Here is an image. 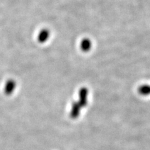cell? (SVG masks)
Wrapping results in <instances>:
<instances>
[{"label": "cell", "instance_id": "5b68a950", "mask_svg": "<svg viewBox=\"0 0 150 150\" xmlns=\"http://www.w3.org/2000/svg\"><path fill=\"white\" fill-rule=\"evenodd\" d=\"M138 91L143 95H147L150 94V86L148 85H143L140 86L138 89Z\"/></svg>", "mask_w": 150, "mask_h": 150}, {"label": "cell", "instance_id": "8992f818", "mask_svg": "<svg viewBox=\"0 0 150 150\" xmlns=\"http://www.w3.org/2000/svg\"><path fill=\"white\" fill-rule=\"evenodd\" d=\"M15 83L13 81L11 80L9 81L7 84H6V93L7 94L9 93H12V91H13L14 88L15 87Z\"/></svg>", "mask_w": 150, "mask_h": 150}, {"label": "cell", "instance_id": "6da1fadb", "mask_svg": "<svg viewBox=\"0 0 150 150\" xmlns=\"http://www.w3.org/2000/svg\"><path fill=\"white\" fill-rule=\"evenodd\" d=\"M50 37V31L47 28H43L41 30L38 35V41L40 43H44L48 41Z\"/></svg>", "mask_w": 150, "mask_h": 150}, {"label": "cell", "instance_id": "7a4b0ae2", "mask_svg": "<svg viewBox=\"0 0 150 150\" xmlns=\"http://www.w3.org/2000/svg\"><path fill=\"white\" fill-rule=\"evenodd\" d=\"M87 96H88V90L85 88L81 89L79 91V102L78 104L81 107L86 106L87 103Z\"/></svg>", "mask_w": 150, "mask_h": 150}, {"label": "cell", "instance_id": "3957f363", "mask_svg": "<svg viewBox=\"0 0 150 150\" xmlns=\"http://www.w3.org/2000/svg\"><path fill=\"white\" fill-rule=\"evenodd\" d=\"M81 108V107L78 104V103H74L73 105L71 112V116L73 118H76L79 116Z\"/></svg>", "mask_w": 150, "mask_h": 150}, {"label": "cell", "instance_id": "277c9868", "mask_svg": "<svg viewBox=\"0 0 150 150\" xmlns=\"http://www.w3.org/2000/svg\"><path fill=\"white\" fill-rule=\"evenodd\" d=\"M91 42L88 39H84L81 43V48L83 51H88L91 49Z\"/></svg>", "mask_w": 150, "mask_h": 150}]
</instances>
